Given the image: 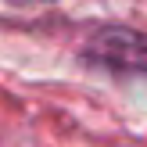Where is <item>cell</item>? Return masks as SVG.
<instances>
[{"mask_svg": "<svg viewBox=\"0 0 147 147\" xmlns=\"http://www.w3.org/2000/svg\"><path fill=\"white\" fill-rule=\"evenodd\" d=\"M93 57L100 65L111 68H126V72H147V40L126 29H108L93 40Z\"/></svg>", "mask_w": 147, "mask_h": 147, "instance_id": "6da1fadb", "label": "cell"}]
</instances>
